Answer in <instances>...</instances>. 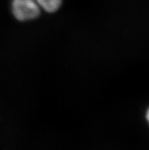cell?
I'll list each match as a JSON object with an SVG mask.
<instances>
[{
    "instance_id": "1",
    "label": "cell",
    "mask_w": 149,
    "mask_h": 150,
    "mask_svg": "<svg viewBox=\"0 0 149 150\" xmlns=\"http://www.w3.org/2000/svg\"><path fill=\"white\" fill-rule=\"evenodd\" d=\"M12 12L19 21H28L37 18L40 11L34 0H13Z\"/></svg>"
},
{
    "instance_id": "2",
    "label": "cell",
    "mask_w": 149,
    "mask_h": 150,
    "mask_svg": "<svg viewBox=\"0 0 149 150\" xmlns=\"http://www.w3.org/2000/svg\"><path fill=\"white\" fill-rule=\"evenodd\" d=\"M40 6L48 12H54L59 9L62 0H34Z\"/></svg>"
},
{
    "instance_id": "3",
    "label": "cell",
    "mask_w": 149,
    "mask_h": 150,
    "mask_svg": "<svg viewBox=\"0 0 149 150\" xmlns=\"http://www.w3.org/2000/svg\"><path fill=\"white\" fill-rule=\"evenodd\" d=\"M146 118H147L148 121V123H149V108L148 109V110H147V114H146Z\"/></svg>"
}]
</instances>
